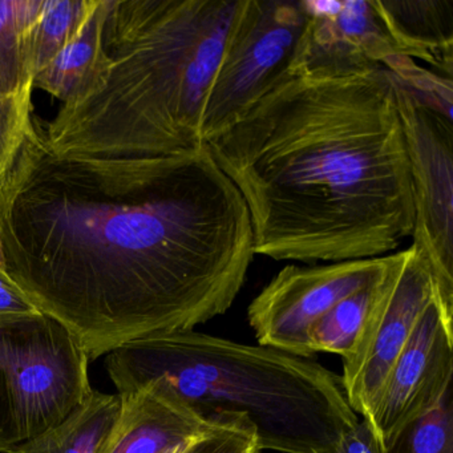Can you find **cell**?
<instances>
[{"label": "cell", "mask_w": 453, "mask_h": 453, "mask_svg": "<svg viewBox=\"0 0 453 453\" xmlns=\"http://www.w3.org/2000/svg\"><path fill=\"white\" fill-rule=\"evenodd\" d=\"M0 240L7 275L89 362L225 314L256 256L248 206L206 142L63 157L35 120L0 187Z\"/></svg>", "instance_id": "obj_1"}, {"label": "cell", "mask_w": 453, "mask_h": 453, "mask_svg": "<svg viewBox=\"0 0 453 453\" xmlns=\"http://www.w3.org/2000/svg\"><path fill=\"white\" fill-rule=\"evenodd\" d=\"M206 144L248 206L256 256L331 264L387 256L412 237L410 156L386 68L290 71Z\"/></svg>", "instance_id": "obj_2"}, {"label": "cell", "mask_w": 453, "mask_h": 453, "mask_svg": "<svg viewBox=\"0 0 453 453\" xmlns=\"http://www.w3.org/2000/svg\"><path fill=\"white\" fill-rule=\"evenodd\" d=\"M241 0H111L105 60L88 94L42 128L52 152L165 157L203 144L201 123Z\"/></svg>", "instance_id": "obj_3"}, {"label": "cell", "mask_w": 453, "mask_h": 453, "mask_svg": "<svg viewBox=\"0 0 453 453\" xmlns=\"http://www.w3.org/2000/svg\"><path fill=\"white\" fill-rule=\"evenodd\" d=\"M105 367L118 394L160 381L203 418L246 416L259 452L336 453L359 420L341 376L311 357L195 330L127 342Z\"/></svg>", "instance_id": "obj_4"}, {"label": "cell", "mask_w": 453, "mask_h": 453, "mask_svg": "<svg viewBox=\"0 0 453 453\" xmlns=\"http://www.w3.org/2000/svg\"><path fill=\"white\" fill-rule=\"evenodd\" d=\"M86 351L49 315L0 323V452L57 426L91 394Z\"/></svg>", "instance_id": "obj_5"}, {"label": "cell", "mask_w": 453, "mask_h": 453, "mask_svg": "<svg viewBox=\"0 0 453 453\" xmlns=\"http://www.w3.org/2000/svg\"><path fill=\"white\" fill-rule=\"evenodd\" d=\"M304 25L302 0H241L206 96L203 142L234 126L288 75Z\"/></svg>", "instance_id": "obj_6"}, {"label": "cell", "mask_w": 453, "mask_h": 453, "mask_svg": "<svg viewBox=\"0 0 453 453\" xmlns=\"http://www.w3.org/2000/svg\"><path fill=\"white\" fill-rule=\"evenodd\" d=\"M412 174V245L426 257L440 298L453 311V120L395 78Z\"/></svg>", "instance_id": "obj_7"}, {"label": "cell", "mask_w": 453, "mask_h": 453, "mask_svg": "<svg viewBox=\"0 0 453 453\" xmlns=\"http://www.w3.org/2000/svg\"><path fill=\"white\" fill-rule=\"evenodd\" d=\"M394 253L375 258L283 267L253 299L249 325L259 346L311 357L309 331L344 296L380 280Z\"/></svg>", "instance_id": "obj_8"}, {"label": "cell", "mask_w": 453, "mask_h": 453, "mask_svg": "<svg viewBox=\"0 0 453 453\" xmlns=\"http://www.w3.org/2000/svg\"><path fill=\"white\" fill-rule=\"evenodd\" d=\"M437 293L431 267L416 246L395 253L394 265L365 334L354 354L343 360L342 384L349 407L360 418H371L392 365Z\"/></svg>", "instance_id": "obj_9"}, {"label": "cell", "mask_w": 453, "mask_h": 453, "mask_svg": "<svg viewBox=\"0 0 453 453\" xmlns=\"http://www.w3.org/2000/svg\"><path fill=\"white\" fill-rule=\"evenodd\" d=\"M306 25L291 73L347 76L386 68L397 73L408 59L392 41L373 0H302Z\"/></svg>", "instance_id": "obj_10"}, {"label": "cell", "mask_w": 453, "mask_h": 453, "mask_svg": "<svg viewBox=\"0 0 453 453\" xmlns=\"http://www.w3.org/2000/svg\"><path fill=\"white\" fill-rule=\"evenodd\" d=\"M450 386L453 311L437 293L392 365L367 420L384 444L404 424L431 411Z\"/></svg>", "instance_id": "obj_11"}, {"label": "cell", "mask_w": 453, "mask_h": 453, "mask_svg": "<svg viewBox=\"0 0 453 453\" xmlns=\"http://www.w3.org/2000/svg\"><path fill=\"white\" fill-rule=\"evenodd\" d=\"M121 411L103 453H169L213 426L160 381L120 395Z\"/></svg>", "instance_id": "obj_12"}, {"label": "cell", "mask_w": 453, "mask_h": 453, "mask_svg": "<svg viewBox=\"0 0 453 453\" xmlns=\"http://www.w3.org/2000/svg\"><path fill=\"white\" fill-rule=\"evenodd\" d=\"M373 4L402 54L452 79L453 0H373Z\"/></svg>", "instance_id": "obj_13"}, {"label": "cell", "mask_w": 453, "mask_h": 453, "mask_svg": "<svg viewBox=\"0 0 453 453\" xmlns=\"http://www.w3.org/2000/svg\"><path fill=\"white\" fill-rule=\"evenodd\" d=\"M111 0H95L76 35L34 78L33 86L52 95L62 104L91 91L104 67L103 33Z\"/></svg>", "instance_id": "obj_14"}, {"label": "cell", "mask_w": 453, "mask_h": 453, "mask_svg": "<svg viewBox=\"0 0 453 453\" xmlns=\"http://www.w3.org/2000/svg\"><path fill=\"white\" fill-rule=\"evenodd\" d=\"M120 411V394L92 389L65 420L9 453H103Z\"/></svg>", "instance_id": "obj_15"}, {"label": "cell", "mask_w": 453, "mask_h": 453, "mask_svg": "<svg viewBox=\"0 0 453 453\" xmlns=\"http://www.w3.org/2000/svg\"><path fill=\"white\" fill-rule=\"evenodd\" d=\"M394 261L380 280L344 296L312 325L309 331V347L312 355L331 352L346 360L354 354L380 298Z\"/></svg>", "instance_id": "obj_16"}, {"label": "cell", "mask_w": 453, "mask_h": 453, "mask_svg": "<svg viewBox=\"0 0 453 453\" xmlns=\"http://www.w3.org/2000/svg\"><path fill=\"white\" fill-rule=\"evenodd\" d=\"M95 0H49L23 36L26 70L35 78L70 43L91 12Z\"/></svg>", "instance_id": "obj_17"}, {"label": "cell", "mask_w": 453, "mask_h": 453, "mask_svg": "<svg viewBox=\"0 0 453 453\" xmlns=\"http://www.w3.org/2000/svg\"><path fill=\"white\" fill-rule=\"evenodd\" d=\"M42 4L43 0H0V95L34 87L23 58V36Z\"/></svg>", "instance_id": "obj_18"}, {"label": "cell", "mask_w": 453, "mask_h": 453, "mask_svg": "<svg viewBox=\"0 0 453 453\" xmlns=\"http://www.w3.org/2000/svg\"><path fill=\"white\" fill-rule=\"evenodd\" d=\"M383 447L384 453H453V386L431 411L404 424Z\"/></svg>", "instance_id": "obj_19"}, {"label": "cell", "mask_w": 453, "mask_h": 453, "mask_svg": "<svg viewBox=\"0 0 453 453\" xmlns=\"http://www.w3.org/2000/svg\"><path fill=\"white\" fill-rule=\"evenodd\" d=\"M33 89L27 87L18 94L0 95V187L33 127Z\"/></svg>", "instance_id": "obj_20"}, {"label": "cell", "mask_w": 453, "mask_h": 453, "mask_svg": "<svg viewBox=\"0 0 453 453\" xmlns=\"http://www.w3.org/2000/svg\"><path fill=\"white\" fill-rule=\"evenodd\" d=\"M213 418V426L184 453H259L256 431L246 416L222 413Z\"/></svg>", "instance_id": "obj_21"}, {"label": "cell", "mask_w": 453, "mask_h": 453, "mask_svg": "<svg viewBox=\"0 0 453 453\" xmlns=\"http://www.w3.org/2000/svg\"><path fill=\"white\" fill-rule=\"evenodd\" d=\"M41 314V310L15 285L7 274L0 273V323Z\"/></svg>", "instance_id": "obj_22"}, {"label": "cell", "mask_w": 453, "mask_h": 453, "mask_svg": "<svg viewBox=\"0 0 453 453\" xmlns=\"http://www.w3.org/2000/svg\"><path fill=\"white\" fill-rule=\"evenodd\" d=\"M336 453H384V447L370 421L359 418L342 436Z\"/></svg>", "instance_id": "obj_23"}, {"label": "cell", "mask_w": 453, "mask_h": 453, "mask_svg": "<svg viewBox=\"0 0 453 453\" xmlns=\"http://www.w3.org/2000/svg\"><path fill=\"white\" fill-rule=\"evenodd\" d=\"M0 273L7 274L6 262H4V246H2V240H0Z\"/></svg>", "instance_id": "obj_24"}, {"label": "cell", "mask_w": 453, "mask_h": 453, "mask_svg": "<svg viewBox=\"0 0 453 453\" xmlns=\"http://www.w3.org/2000/svg\"><path fill=\"white\" fill-rule=\"evenodd\" d=\"M190 445V444H189ZM185 449H187V447L184 448H179V449L172 450V452L169 453H184Z\"/></svg>", "instance_id": "obj_25"}]
</instances>
